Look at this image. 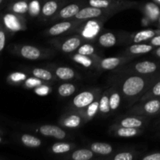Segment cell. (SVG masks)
<instances>
[{
  "instance_id": "cell-1",
  "label": "cell",
  "mask_w": 160,
  "mask_h": 160,
  "mask_svg": "<svg viewBox=\"0 0 160 160\" xmlns=\"http://www.w3.org/2000/svg\"><path fill=\"white\" fill-rule=\"evenodd\" d=\"M145 87V81L140 77L134 76L128 78L123 85V93L128 96H134L140 93Z\"/></svg>"
},
{
  "instance_id": "cell-2",
  "label": "cell",
  "mask_w": 160,
  "mask_h": 160,
  "mask_svg": "<svg viewBox=\"0 0 160 160\" xmlns=\"http://www.w3.org/2000/svg\"><path fill=\"white\" fill-rule=\"evenodd\" d=\"M40 132L45 136L56 138L62 140L66 137V133L63 130L57 126L53 125H44L40 128Z\"/></svg>"
},
{
  "instance_id": "cell-3",
  "label": "cell",
  "mask_w": 160,
  "mask_h": 160,
  "mask_svg": "<svg viewBox=\"0 0 160 160\" xmlns=\"http://www.w3.org/2000/svg\"><path fill=\"white\" fill-rule=\"evenodd\" d=\"M94 95L90 92H83L73 98V104L78 108H84L93 102Z\"/></svg>"
},
{
  "instance_id": "cell-4",
  "label": "cell",
  "mask_w": 160,
  "mask_h": 160,
  "mask_svg": "<svg viewBox=\"0 0 160 160\" xmlns=\"http://www.w3.org/2000/svg\"><path fill=\"white\" fill-rule=\"evenodd\" d=\"M102 14V11L99 8L96 7H87L84 8L77 13L75 17L78 19H89L95 18V17H99Z\"/></svg>"
},
{
  "instance_id": "cell-5",
  "label": "cell",
  "mask_w": 160,
  "mask_h": 160,
  "mask_svg": "<svg viewBox=\"0 0 160 160\" xmlns=\"http://www.w3.org/2000/svg\"><path fill=\"white\" fill-rule=\"evenodd\" d=\"M22 56L30 60H35L38 59L41 56L40 50L38 48L31 45H24L20 50Z\"/></svg>"
},
{
  "instance_id": "cell-6",
  "label": "cell",
  "mask_w": 160,
  "mask_h": 160,
  "mask_svg": "<svg viewBox=\"0 0 160 160\" xmlns=\"http://www.w3.org/2000/svg\"><path fill=\"white\" fill-rule=\"evenodd\" d=\"M135 69L138 72L140 73H153L157 69V66L155 62H150V61H144L140 62L135 66Z\"/></svg>"
},
{
  "instance_id": "cell-7",
  "label": "cell",
  "mask_w": 160,
  "mask_h": 160,
  "mask_svg": "<svg viewBox=\"0 0 160 160\" xmlns=\"http://www.w3.org/2000/svg\"><path fill=\"white\" fill-rule=\"evenodd\" d=\"M91 148L93 152L100 155L110 154L112 151V148L110 145L106 143H101V142L93 143L91 146Z\"/></svg>"
},
{
  "instance_id": "cell-8",
  "label": "cell",
  "mask_w": 160,
  "mask_h": 160,
  "mask_svg": "<svg viewBox=\"0 0 160 160\" xmlns=\"http://www.w3.org/2000/svg\"><path fill=\"white\" fill-rule=\"evenodd\" d=\"M70 27H71V23L70 22H62V23H56L50 28L49 34L53 36L59 35V34H62V33L68 31Z\"/></svg>"
},
{
  "instance_id": "cell-9",
  "label": "cell",
  "mask_w": 160,
  "mask_h": 160,
  "mask_svg": "<svg viewBox=\"0 0 160 160\" xmlns=\"http://www.w3.org/2000/svg\"><path fill=\"white\" fill-rule=\"evenodd\" d=\"M81 45V40L78 38H71L66 41L62 45V50L65 52H71L76 50Z\"/></svg>"
},
{
  "instance_id": "cell-10",
  "label": "cell",
  "mask_w": 160,
  "mask_h": 160,
  "mask_svg": "<svg viewBox=\"0 0 160 160\" xmlns=\"http://www.w3.org/2000/svg\"><path fill=\"white\" fill-rule=\"evenodd\" d=\"M98 42H99L100 45H102L103 47L109 48L115 45L117 42V38L112 33H106L100 36Z\"/></svg>"
},
{
  "instance_id": "cell-11",
  "label": "cell",
  "mask_w": 160,
  "mask_h": 160,
  "mask_svg": "<svg viewBox=\"0 0 160 160\" xmlns=\"http://www.w3.org/2000/svg\"><path fill=\"white\" fill-rule=\"evenodd\" d=\"M21 141L23 144L30 148H38L41 145L42 142L39 138L31 135V134H23L21 137Z\"/></svg>"
},
{
  "instance_id": "cell-12",
  "label": "cell",
  "mask_w": 160,
  "mask_h": 160,
  "mask_svg": "<svg viewBox=\"0 0 160 160\" xmlns=\"http://www.w3.org/2000/svg\"><path fill=\"white\" fill-rule=\"evenodd\" d=\"M80 11L79 6L76 4H70L69 6L64 7L60 11L59 14L62 18H70V17H74Z\"/></svg>"
},
{
  "instance_id": "cell-13",
  "label": "cell",
  "mask_w": 160,
  "mask_h": 160,
  "mask_svg": "<svg viewBox=\"0 0 160 160\" xmlns=\"http://www.w3.org/2000/svg\"><path fill=\"white\" fill-rule=\"evenodd\" d=\"M56 74L61 80L67 81V80L72 79L74 77V72H73V70L72 69L69 68V67H59L56 70Z\"/></svg>"
},
{
  "instance_id": "cell-14",
  "label": "cell",
  "mask_w": 160,
  "mask_h": 160,
  "mask_svg": "<svg viewBox=\"0 0 160 160\" xmlns=\"http://www.w3.org/2000/svg\"><path fill=\"white\" fill-rule=\"evenodd\" d=\"M93 156V151L88 149H79L72 154V159L74 160H88Z\"/></svg>"
},
{
  "instance_id": "cell-15",
  "label": "cell",
  "mask_w": 160,
  "mask_h": 160,
  "mask_svg": "<svg viewBox=\"0 0 160 160\" xmlns=\"http://www.w3.org/2000/svg\"><path fill=\"white\" fill-rule=\"evenodd\" d=\"M155 36V32L152 30H144V31H139L135 34L134 38V42L135 43H139L143 41H146L148 39L152 38Z\"/></svg>"
},
{
  "instance_id": "cell-16",
  "label": "cell",
  "mask_w": 160,
  "mask_h": 160,
  "mask_svg": "<svg viewBox=\"0 0 160 160\" xmlns=\"http://www.w3.org/2000/svg\"><path fill=\"white\" fill-rule=\"evenodd\" d=\"M4 21L6 27L10 30H12V31L20 30V23H19V21L16 18L15 16L11 15V14H7V15L5 16Z\"/></svg>"
},
{
  "instance_id": "cell-17",
  "label": "cell",
  "mask_w": 160,
  "mask_h": 160,
  "mask_svg": "<svg viewBox=\"0 0 160 160\" xmlns=\"http://www.w3.org/2000/svg\"><path fill=\"white\" fill-rule=\"evenodd\" d=\"M120 64V59L117 57H109L103 59L101 62V66L106 70H113L118 67Z\"/></svg>"
},
{
  "instance_id": "cell-18",
  "label": "cell",
  "mask_w": 160,
  "mask_h": 160,
  "mask_svg": "<svg viewBox=\"0 0 160 160\" xmlns=\"http://www.w3.org/2000/svg\"><path fill=\"white\" fill-rule=\"evenodd\" d=\"M152 49V46L149 45H141V44H136L132 45L130 48V52L133 54H144V53L149 52Z\"/></svg>"
},
{
  "instance_id": "cell-19",
  "label": "cell",
  "mask_w": 160,
  "mask_h": 160,
  "mask_svg": "<svg viewBox=\"0 0 160 160\" xmlns=\"http://www.w3.org/2000/svg\"><path fill=\"white\" fill-rule=\"evenodd\" d=\"M58 5L57 2L55 1H48L45 3L42 8V13L46 17H49L52 14L55 13L56 10H57Z\"/></svg>"
},
{
  "instance_id": "cell-20",
  "label": "cell",
  "mask_w": 160,
  "mask_h": 160,
  "mask_svg": "<svg viewBox=\"0 0 160 160\" xmlns=\"http://www.w3.org/2000/svg\"><path fill=\"white\" fill-rule=\"evenodd\" d=\"M75 87L72 84H62L58 88L59 94L62 97H67L74 93Z\"/></svg>"
},
{
  "instance_id": "cell-21",
  "label": "cell",
  "mask_w": 160,
  "mask_h": 160,
  "mask_svg": "<svg viewBox=\"0 0 160 160\" xmlns=\"http://www.w3.org/2000/svg\"><path fill=\"white\" fill-rule=\"evenodd\" d=\"M121 125L122 127H124V128H138L142 126V120L134 118V117H128V118H125L124 120H122Z\"/></svg>"
},
{
  "instance_id": "cell-22",
  "label": "cell",
  "mask_w": 160,
  "mask_h": 160,
  "mask_svg": "<svg viewBox=\"0 0 160 160\" xmlns=\"http://www.w3.org/2000/svg\"><path fill=\"white\" fill-rule=\"evenodd\" d=\"M33 74L35 78L39 79L44 80V81H49L52 79V73L45 69L36 68L33 70Z\"/></svg>"
},
{
  "instance_id": "cell-23",
  "label": "cell",
  "mask_w": 160,
  "mask_h": 160,
  "mask_svg": "<svg viewBox=\"0 0 160 160\" xmlns=\"http://www.w3.org/2000/svg\"><path fill=\"white\" fill-rule=\"evenodd\" d=\"M160 109V102L159 100H151L145 105V110L148 113H155Z\"/></svg>"
},
{
  "instance_id": "cell-24",
  "label": "cell",
  "mask_w": 160,
  "mask_h": 160,
  "mask_svg": "<svg viewBox=\"0 0 160 160\" xmlns=\"http://www.w3.org/2000/svg\"><path fill=\"white\" fill-rule=\"evenodd\" d=\"M81 123V118L76 115H72L67 117L64 121V125L67 128H74L78 127Z\"/></svg>"
},
{
  "instance_id": "cell-25",
  "label": "cell",
  "mask_w": 160,
  "mask_h": 160,
  "mask_svg": "<svg viewBox=\"0 0 160 160\" xmlns=\"http://www.w3.org/2000/svg\"><path fill=\"white\" fill-rule=\"evenodd\" d=\"M138 134V131L135 128H120L117 131V134L120 137H134Z\"/></svg>"
},
{
  "instance_id": "cell-26",
  "label": "cell",
  "mask_w": 160,
  "mask_h": 160,
  "mask_svg": "<svg viewBox=\"0 0 160 160\" xmlns=\"http://www.w3.org/2000/svg\"><path fill=\"white\" fill-rule=\"evenodd\" d=\"M12 9V11L17 12V13H24V12H26L28 11V5L26 2L19 1L14 3Z\"/></svg>"
},
{
  "instance_id": "cell-27",
  "label": "cell",
  "mask_w": 160,
  "mask_h": 160,
  "mask_svg": "<svg viewBox=\"0 0 160 160\" xmlns=\"http://www.w3.org/2000/svg\"><path fill=\"white\" fill-rule=\"evenodd\" d=\"M70 149V145L67 143H56L53 145L52 150L54 153L59 154V153H64L69 152Z\"/></svg>"
},
{
  "instance_id": "cell-28",
  "label": "cell",
  "mask_w": 160,
  "mask_h": 160,
  "mask_svg": "<svg viewBox=\"0 0 160 160\" xmlns=\"http://www.w3.org/2000/svg\"><path fill=\"white\" fill-rule=\"evenodd\" d=\"M73 59L77 62L81 64V65H83L85 67H89L92 64V60L90 59H88L87 57V56H84V55H81L80 53L75 55L74 57H73Z\"/></svg>"
},
{
  "instance_id": "cell-29",
  "label": "cell",
  "mask_w": 160,
  "mask_h": 160,
  "mask_svg": "<svg viewBox=\"0 0 160 160\" xmlns=\"http://www.w3.org/2000/svg\"><path fill=\"white\" fill-rule=\"evenodd\" d=\"M110 105H109V98L106 95L103 96L101 98L99 102V110L102 112H109L110 111Z\"/></svg>"
},
{
  "instance_id": "cell-30",
  "label": "cell",
  "mask_w": 160,
  "mask_h": 160,
  "mask_svg": "<svg viewBox=\"0 0 160 160\" xmlns=\"http://www.w3.org/2000/svg\"><path fill=\"white\" fill-rule=\"evenodd\" d=\"M120 96L118 93H113L109 98V105L112 110H115L120 106Z\"/></svg>"
},
{
  "instance_id": "cell-31",
  "label": "cell",
  "mask_w": 160,
  "mask_h": 160,
  "mask_svg": "<svg viewBox=\"0 0 160 160\" xmlns=\"http://www.w3.org/2000/svg\"><path fill=\"white\" fill-rule=\"evenodd\" d=\"M94 52H95V48H94V47L92 45H89V44H85V45H82L78 49V53L87 56L93 54Z\"/></svg>"
},
{
  "instance_id": "cell-32",
  "label": "cell",
  "mask_w": 160,
  "mask_h": 160,
  "mask_svg": "<svg viewBox=\"0 0 160 160\" xmlns=\"http://www.w3.org/2000/svg\"><path fill=\"white\" fill-rule=\"evenodd\" d=\"M89 4L93 7L96 8H107L109 6V2L107 0H89Z\"/></svg>"
},
{
  "instance_id": "cell-33",
  "label": "cell",
  "mask_w": 160,
  "mask_h": 160,
  "mask_svg": "<svg viewBox=\"0 0 160 160\" xmlns=\"http://www.w3.org/2000/svg\"><path fill=\"white\" fill-rule=\"evenodd\" d=\"M147 9H148V13L151 16H152V17H156L158 16V14L159 13V9L157 7V6H156L153 3H148L146 6Z\"/></svg>"
},
{
  "instance_id": "cell-34",
  "label": "cell",
  "mask_w": 160,
  "mask_h": 160,
  "mask_svg": "<svg viewBox=\"0 0 160 160\" xmlns=\"http://www.w3.org/2000/svg\"><path fill=\"white\" fill-rule=\"evenodd\" d=\"M99 108V103L98 102H95L93 103H91L88 106V115L89 117H93L97 112L98 109Z\"/></svg>"
},
{
  "instance_id": "cell-35",
  "label": "cell",
  "mask_w": 160,
  "mask_h": 160,
  "mask_svg": "<svg viewBox=\"0 0 160 160\" xmlns=\"http://www.w3.org/2000/svg\"><path fill=\"white\" fill-rule=\"evenodd\" d=\"M115 160H132L133 156L130 152H122L119 153L114 157Z\"/></svg>"
},
{
  "instance_id": "cell-36",
  "label": "cell",
  "mask_w": 160,
  "mask_h": 160,
  "mask_svg": "<svg viewBox=\"0 0 160 160\" xmlns=\"http://www.w3.org/2000/svg\"><path fill=\"white\" fill-rule=\"evenodd\" d=\"M10 79L13 81H23V80L26 79V75L23 74L22 73H19V72H17V73H13L10 75Z\"/></svg>"
},
{
  "instance_id": "cell-37",
  "label": "cell",
  "mask_w": 160,
  "mask_h": 160,
  "mask_svg": "<svg viewBox=\"0 0 160 160\" xmlns=\"http://www.w3.org/2000/svg\"><path fill=\"white\" fill-rule=\"evenodd\" d=\"M41 84H42V81L36 78H29L26 81V84L28 87H36V86L41 85Z\"/></svg>"
},
{
  "instance_id": "cell-38",
  "label": "cell",
  "mask_w": 160,
  "mask_h": 160,
  "mask_svg": "<svg viewBox=\"0 0 160 160\" xmlns=\"http://www.w3.org/2000/svg\"><path fill=\"white\" fill-rule=\"evenodd\" d=\"M30 10L33 14H38L39 11V4L38 2L33 1L30 5Z\"/></svg>"
},
{
  "instance_id": "cell-39",
  "label": "cell",
  "mask_w": 160,
  "mask_h": 160,
  "mask_svg": "<svg viewBox=\"0 0 160 160\" xmlns=\"http://www.w3.org/2000/svg\"><path fill=\"white\" fill-rule=\"evenodd\" d=\"M6 44V34L4 31L0 30V52L2 51Z\"/></svg>"
},
{
  "instance_id": "cell-40",
  "label": "cell",
  "mask_w": 160,
  "mask_h": 160,
  "mask_svg": "<svg viewBox=\"0 0 160 160\" xmlns=\"http://www.w3.org/2000/svg\"><path fill=\"white\" fill-rule=\"evenodd\" d=\"M143 160H160V153H153L143 158Z\"/></svg>"
},
{
  "instance_id": "cell-41",
  "label": "cell",
  "mask_w": 160,
  "mask_h": 160,
  "mask_svg": "<svg viewBox=\"0 0 160 160\" xmlns=\"http://www.w3.org/2000/svg\"><path fill=\"white\" fill-rule=\"evenodd\" d=\"M152 92L156 96H160V81L153 87Z\"/></svg>"
},
{
  "instance_id": "cell-42",
  "label": "cell",
  "mask_w": 160,
  "mask_h": 160,
  "mask_svg": "<svg viewBox=\"0 0 160 160\" xmlns=\"http://www.w3.org/2000/svg\"><path fill=\"white\" fill-rule=\"evenodd\" d=\"M151 43L155 46H160V35L154 36L152 39Z\"/></svg>"
},
{
  "instance_id": "cell-43",
  "label": "cell",
  "mask_w": 160,
  "mask_h": 160,
  "mask_svg": "<svg viewBox=\"0 0 160 160\" xmlns=\"http://www.w3.org/2000/svg\"><path fill=\"white\" fill-rule=\"evenodd\" d=\"M156 55H157L159 57H160V47L159 48H158L157 50H156Z\"/></svg>"
},
{
  "instance_id": "cell-44",
  "label": "cell",
  "mask_w": 160,
  "mask_h": 160,
  "mask_svg": "<svg viewBox=\"0 0 160 160\" xmlns=\"http://www.w3.org/2000/svg\"><path fill=\"white\" fill-rule=\"evenodd\" d=\"M2 2H3V0H0V5L2 4Z\"/></svg>"
},
{
  "instance_id": "cell-45",
  "label": "cell",
  "mask_w": 160,
  "mask_h": 160,
  "mask_svg": "<svg viewBox=\"0 0 160 160\" xmlns=\"http://www.w3.org/2000/svg\"><path fill=\"white\" fill-rule=\"evenodd\" d=\"M1 142H2V138H0V143H1Z\"/></svg>"
},
{
  "instance_id": "cell-46",
  "label": "cell",
  "mask_w": 160,
  "mask_h": 160,
  "mask_svg": "<svg viewBox=\"0 0 160 160\" xmlns=\"http://www.w3.org/2000/svg\"><path fill=\"white\" fill-rule=\"evenodd\" d=\"M159 22H160V17H159Z\"/></svg>"
},
{
  "instance_id": "cell-47",
  "label": "cell",
  "mask_w": 160,
  "mask_h": 160,
  "mask_svg": "<svg viewBox=\"0 0 160 160\" xmlns=\"http://www.w3.org/2000/svg\"><path fill=\"white\" fill-rule=\"evenodd\" d=\"M158 1H159V2H160V0H158Z\"/></svg>"
}]
</instances>
